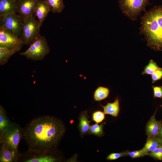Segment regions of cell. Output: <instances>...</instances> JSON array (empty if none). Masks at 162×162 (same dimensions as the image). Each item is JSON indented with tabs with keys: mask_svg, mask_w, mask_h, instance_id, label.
<instances>
[{
	"mask_svg": "<svg viewBox=\"0 0 162 162\" xmlns=\"http://www.w3.org/2000/svg\"><path fill=\"white\" fill-rule=\"evenodd\" d=\"M91 122L88 120L86 111L81 113L79 118V128L82 134H85L89 131Z\"/></svg>",
	"mask_w": 162,
	"mask_h": 162,
	"instance_id": "cell-17",
	"label": "cell"
},
{
	"mask_svg": "<svg viewBox=\"0 0 162 162\" xmlns=\"http://www.w3.org/2000/svg\"><path fill=\"white\" fill-rule=\"evenodd\" d=\"M50 52V48L45 37L40 35L33 41L28 48L20 53L27 59L34 61L43 59Z\"/></svg>",
	"mask_w": 162,
	"mask_h": 162,
	"instance_id": "cell-3",
	"label": "cell"
},
{
	"mask_svg": "<svg viewBox=\"0 0 162 162\" xmlns=\"http://www.w3.org/2000/svg\"><path fill=\"white\" fill-rule=\"evenodd\" d=\"M110 90L107 87L99 86L95 90L94 98L96 101H100L107 98L109 94Z\"/></svg>",
	"mask_w": 162,
	"mask_h": 162,
	"instance_id": "cell-20",
	"label": "cell"
},
{
	"mask_svg": "<svg viewBox=\"0 0 162 162\" xmlns=\"http://www.w3.org/2000/svg\"><path fill=\"white\" fill-rule=\"evenodd\" d=\"M156 112L151 117L146 127V131L148 136L156 137L160 128L162 121H158L155 118Z\"/></svg>",
	"mask_w": 162,
	"mask_h": 162,
	"instance_id": "cell-14",
	"label": "cell"
},
{
	"mask_svg": "<svg viewBox=\"0 0 162 162\" xmlns=\"http://www.w3.org/2000/svg\"><path fill=\"white\" fill-rule=\"evenodd\" d=\"M128 151H124L120 153H114L109 154L106 157L108 160H113L121 157L128 155Z\"/></svg>",
	"mask_w": 162,
	"mask_h": 162,
	"instance_id": "cell-27",
	"label": "cell"
},
{
	"mask_svg": "<svg viewBox=\"0 0 162 162\" xmlns=\"http://www.w3.org/2000/svg\"><path fill=\"white\" fill-rule=\"evenodd\" d=\"M162 145V142L156 137L148 136L146 142L142 148L147 153L152 152Z\"/></svg>",
	"mask_w": 162,
	"mask_h": 162,
	"instance_id": "cell-15",
	"label": "cell"
},
{
	"mask_svg": "<svg viewBox=\"0 0 162 162\" xmlns=\"http://www.w3.org/2000/svg\"><path fill=\"white\" fill-rule=\"evenodd\" d=\"M156 137L162 142V123L160 128Z\"/></svg>",
	"mask_w": 162,
	"mask_h": 162,
	"instance_id": "cell-30",
	"label": "cell"
},
{
	"mask_svg": "<svg viewBox=\"0 0 162 162\" xmlns=\"http://www.w3.org/2000/svg\"><path fill=\"white\" fill-rule=\"evenodd\" d=\"M46 0L50 6L51 11L53 13H60L65 7L63 0Z\"/></svg>",
	"mask_w": 162,
	"mask_h": 162,
	"instance_id": "cell-21",
	"label": "cell"
},
{
	"mask_svg": "<svg viewBox=\"0 0 162 162\" xmlns=\"http://www.w3.org/2000/svg\"><path fill=\"white\" fill-rule=\"evenodd\" d=\"M51 11V7L46 0L39 1L36 8L34 15L38 18L40 28Z\"/></svg>",
	"mask_w": 162,
	"mask_h": 162,
	"instance_id": "cell-11",
	"label": "cell"
},
{
	"mask_svg": "<svg viewBox=\"0 0 162 162\" xmlns=\"http://www.w3.org/2000/svg\"><path fill=\"white\" fill-rule=\"evenodd\" d=\"M161 146L154 151L149 153L148 155L156 160H162V147Z\"/></svg>",
	"mask_w": 162,
	"mask_h": 162,
	"instance_id": "cell-26",
	"label": "cell"
},
{
	"mask_svg": "<svg viewBox=\"0 0 162 162\" xmlns=\"http://www.w3.org/2000/svg\"><path fill=\"white\" fill-rule=\"evenodd\" d=\"M160 106L162 107V105H160Z\"/></svg>",
	"mask_w": 162,
	"mask_h": 162,
	"instance_id": "cell-31",
	"label": "cell"
},
{
	"mask_svg": "<svg viewBox=\"0 0 162 162\" xmlns=\"http://www.w3.org/2000/svg\"><path fill=\"white\" fill-rule=\"evenodd\" d=\"M141 23V32L147 46L155 51H162V6L155 7L145 13Z\"/></svg>",
	"mask_w": 162,
	"mask_h": 162,
	"instance_id": "cell-2",
	"label": "cell"
},
{
	"mask_svg": "<svg viewBox=\"0 0 162 162\" xmlns=\"http://www.w3.org/2000/svg\"><path fill=\"white\" fill-rule=\"evenodd\" d=\"M101 106L103 107L105 114L110 115L114 117L117 116L119 112V102L118 98H116L112 103L107 102L106 105H101Z\"/></svg>",
	"mask_w": 162,
	"mask_h": 162,
	"instance_id": "cell-16",
	"label": "cell"
},
{
	"mask_svg": "<svg viewBox=\"0 0 162 162\" xmlns=\"http://www.w3.org/2000/svg\"><path fill=\"white\" fill-rule=\"evenodd\" d=\"M154 98H162V86H152Z\"/></svg>",
	"mask_w": 162,
	"mask_h": 162,
	"instance_id": "cell-29",
	"label": "cell"
},
{
	"mask_svg": "<svg viewBox=\"0 0 162 162\" xmlns=\"http://www.w3.org/2000/svg\"><path fill=\"white\" fill-rule=\"evenodd\" d=\"M161 146H162V145H161Z\"/></svg>",
	"mask_w": 162,
	"mask_h": 162,
	"instance_id": "cell-32",
	"label": "cell"
},
{
	"mask_svg": "<svg viewBox=\"0 0 162 162\" xmlns=\"http://www.w3.org/2000/svg\"><path fill=\"white\" fill-rule=\"evenodd\" d=\"M40 0H19L17 2V13L24 19L34 15Z\"/></svg>",
	"mask_w": 162,
	"mask_h": 162,
	"instance_id": "cell-9",
	"label": "cell"
},
{
	"mask_svg": "<svg viewBox=\"0 0 162 162\" xmlns=\"http://www.w3.org/2000/svg\"><path fill=\"white\" fill-rule=\"evenodd\" d=\"M51 153L37 154L28 152L23 161L25 162H54L57 161V158L51 155Z\"/></svg>",
	"mask_w": 162,
	"mask_h": 162,
	"instance_id": "cell-12",
	"label": "cell"
},
{
	"mask_svg": "<svg viewBox=\"0 0 162 162\" xmlns=\"http://www.w3.org/2000/svg\"><path fill=\"white\" fill-rule=\"evenodd\" d=\"M152 82L153 83L162 78V68H160L156 70L151 75Z\"/></svg>",
	"mask_w": 162,
	"mask_h": 162,
	"instance_id": "cell-28",
	"label": "cell"
},
{
	"mask_svg": "<svg viewBox=\"0 0 162 162\" xmlns=\"http://www.w3.org/2000/svg\"><path fill=\"white\" fill-rule=\"evenodd\" d=\"M105 114L104 112L100 111H96L92 114V120L96 123H100L105 119Z\"/></svg>",
	"mask_w": 162,
	"mask_h": 162,
	"instance_id": "cell-24",
	"label": "cell"
},
{
	"mask_svg": "<svg viewBox=\"0 0 162 162\" xmlns=\"http://www.w3.org/2000/svg\"><path fill=\"white\" fill-rule=\"evenodd\" d=\"M148 153L145 152L142 148L139 150L128 152V155L132 158L142 157L148 155Z\"/></svg>",
	"mask_w": 162,
	"mask_h": 162,
	"instance_id": "cell-25",
	"label": "cell"
},
{
	"mask_svg": "<svg viewBox=\"0 0 162 162\" xmlns=\"http://www.w3.org/2000/svg\"><path fill=\"white\" fill-rule=\"evenodd\" d=\"M64 125L58 119L45 116L36 118L22 129V138L28 152L37 154L51 153L64 134Z\"/></svg>",
	"mask_w": 162,
	"mask_h": 162,
	"instance_id": "cell-1",
	"label": "cell"
},
{
	"mask_svg": "<svg viewBox=\"0 0 162 162\" xmlns=\"http://www.w3.org/2000/svg\"><path fill=\"white\" fill-rule=\"evenodd\" d=\"M149 0H119L122 13L130 19L135 20L148 4Z\"/></svg>",
	"mask_w": 162,
	"mask_h": 162,
	"instance_id": "cell-7",
	"label": "cell"
},
{
	"mask_svg": "<svg viewBox=\"0 0 162 162\" xmlns=\"http://www.w3.org/2000/svg\"><path fill=\"white\" fill-rule=\"evenodd\" d=\"M12 122L9 120L2 105L0 106V134L7 129Z\"/></svg>",
	"mask_w": 162,
	"mask_h": 162,
	"instance_id": "cell-19",
	"label": "cell"
},
{
	"mask_svg": "<svg viewBox=\"0 0 162 162\" xmlns=\"http://www.w3.org/2000/svg\"><path fill=\"white\" fill-rule=\"evenodd\" d=\"M19 50L16 49H8L0 48V64L4 65L8 62L10 58Z\"/></svg>",
	"mask_w": 162,
	"mask_h": 162,
	"instance_id": "cell-18",
	"label": "cell"
},
{
	"mask_svg": "<svg viewBox=\"0 0 162 162\" xmlns=\"http://www.w3.org/2000/svg\"><path fill=\"white\" fill-rule=\"evenodd\" d=\"M160 68L156 62L153 60L150 59L148 64L145 67L142 73V74L152 75L156 70Z\"/></svg>",
	"mask_w": 162,
	"mask_h": 162,
	"instance_id": "cell-22",
	"label": "cell"
},
{
	"mask_svg": "<svg viewBox=\"0 0 162 162\" xmlns=\"http://www.w3.org/2000/svg\"><path fill=\"white\" fill-rule=\"evenodd\" d=\"M39 22L34 15L24 19L20 38L24 44L30 45L40 35Z\"/></svg>",
	"mask_w": 162,
	"mask_h": 162,
	"instance_id": "cell-5",
	"label": "cell"
},
{
	"mask_svg": "<svg viewBox=\"0 0 162 162\" xmlns=\"http://www.w3.org/2000/svg\"><path fill=\"white\" fill-rule=\"evenodd\" d=\"M16 0H0V16L17 13Z\"/></svg>",
	"mask_w": 162,
	"mask_h": 162,
	"instance_id": "cell-13",
	"label": "cell"
},
{
	"mask_svg": "<svg viewBox=\"0 0 162 162\" xmlns=\"http://www.w3.org/2000/svg\"><path fill=\"white\" fill-rule=\"evenodd\" d=\"M24 19L16 13L0 16V26L18 37H20Z\"/></svg>",
	"mask_w": 162,
	"mask_h": 162,
	"instance_id": "cell-6",
	"label": "cell"
},
{
	"mask_svg": "<svg viewBox=\"0 0 162 162\" xmlns=\"http://www.w3.org/2000/svg\"><path fill=\"white\" fill-rule=\"evenodd\" d=\"M22 129L18 124L12 122L9 127L0 134L1 144L18 151V146L22 138Z\"/></svg>",
	"mask_w": 162,
	"mask_h": 162,
	"instance_id": "cell-4",
	"label": "cell"
},
{
	"mask_svg": "<svg viewBox=\"0 0 162 162\" xmlns=\"http://www.w3.org/2000/svg\"><path fill=\"white\" fill-rule=\"evenodd\" d=\"M16 0L17 1H18V0Z\"/></svg>",
	"mask_w": 162,
	"mask_h": 162,
	"instance_id": "cell-33",
	"label": "cell"
},
{
	"mask_svg": "<svg viewBox=\"0 0 162 162\" xmlns=\"http://www.w3.org/2000/svg\"><path fill=\"white\" fill-rule=\"evenodd\" d=\"M24 45L20 37L16 36L0 26V48L20 50Z\"/></svg>",
	"mask_w": 162,
	"mask_h": 162,
	"instance_id": "cell-8",
	"label": "cell"
},
{
	"mask_svg": "<svg viewBox=\"0 0 162 162\" xmlns=\"http://www.w3.org/2000/svg\"><path fill=\"white\" fill-rule=\"evenodd\" d=\"M1 145L0 162H16L21 157L19 151L13 150L4 144Z\"/></svg>",
	"mask_w": 162,
	"mask_h": 162,
	"instance_id": "cell-10",
	"label": "cell"
},
{
	"mask_svg": "<svg viewBox=\"0 0 162 162\" xmlns=\"http://www.w3.org/2000/svg\"><path fill=\"white\" fill-rule=\"evenodd\" d=\"M103 130V124L96 123L90 126L88 132L90 134L100 136L102 135Z\"/></svg>",
	"mask_w": 162,
	"mask_h": 162,
	"instance_id": "cell-23",
	"label": "cell"
}]
</instances>
